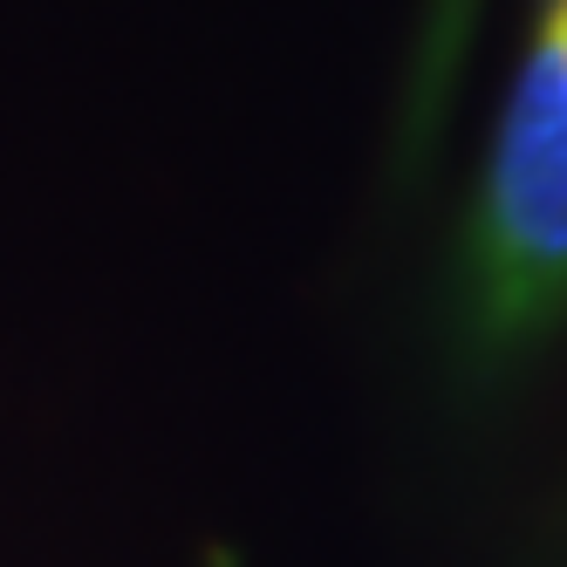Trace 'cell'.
<instances>
[{"label": "cell", "mask_w": 567, "mask_h": 567, "mask_svg": "<svg viewBox=\"0 0 567 567\" xmlns=\"http://www.w3.org/2000/svg\"><path fill=\"white\" fill-rule=\"evenodd\" d=\"M567 315V28L547 14L526 49L465 239V329L513 355Z\"/></svg>", "instance_id": "6da1fadb"}, {"label": "cell", "mask_w": 567, "mask_h": 567, "mask_svg": "<svg viewBox=\"0 0 567 567\" xmlns=\"http://www.w3.org/2000/svg\"><path fill=\"white\" fill-rule=\"evenodd\" d=\"M554 21H560V28H567V0H554Z\"/></svg>", "instance_id": "7a4b0ae2"}]
</instances>
